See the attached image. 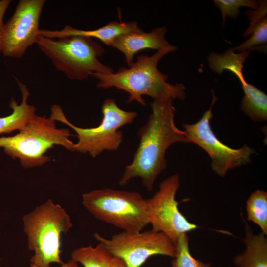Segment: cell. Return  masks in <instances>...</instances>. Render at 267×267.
I'll return each mask as SVG.
<instances>
[{"mask_svg":"<svg viewBox=\"0 0 267 267\" xmlns=\"http://www.w3.org/2000/svg\"><path fill=\"white\" fill-rule=\"evenodd\" d=\"M173 100H153L148 120L138 131L140 139L132 162L125 167L119 181L125 186L136 177L143 186L152 190L158 175L167 167L165 154L167 149L178 142L191 143L185 131L178 128L174 122Z\"/></svg>","mask_w":267,"mask_h":267,"instance_id":"cell-1","label":"cell"},{"mask_svg":"<svg viewBox=\"0 0 267 267\" xmlns=\"http://www.w3.org/2000/svg\"><path fill=\"white\" fill-rule=\"evenodd\" d=\"M177 49V46L171 45L157 50L151 56H137L136 60L129 68L121 67L116 72L109 74L94 73L91 76L98 80L96 86L98 88L115 87L127 92L129 94L127 103L135 101L146 106L144 95L151 97L153 100H183L186 97L184 85L168 83V76L157 67L163 57Z\"/></svg>","mask_w":267,"mask_h":267,"instance_id":"cell-2","label":"cell"},{"mask_svg":"<svg viewBox=\"0 0 267 267\" xmlns=\"http://www.w3.org/2000/svg\"><path fill=\"white\" fill-rule=\"evenodd\" d=\"M22 220L28 248L34 253L31 264L41 267L64 264L60 258L61 236L73 226L65 209L49 199L24 215Z\"/></svg>","mask_w":267,"mask_h":267,"instance_id":"cell-3","label":"cell"},{"mask_svg":"<svg viewBox=\"0 0 267 267\" xmlns=\"http://www.w3.org/2000/svg\"><path fill=\"white\" fill-rule=\"evenodd\" d=\"M36 44L56 69L71 80L82 81L94 73L114 72L99 60L105 49L93 38L78 35L57 38L40 36Z\"/></svg>","mask_w":267,"mask_h":267,"instance_id":"cell-4","label":"cell"},{"mask_svg":"<svg viewBox=\"0 0 267 267\" xmlns=\"http://www.w3.org/2000/svg\"><path fill=\"white\" fill-rule=\"evenodd\" d=\"M73 135L67 128H57L51 117L35 115L18 134L0 138V147L13 159L19 158L24 168H32L50 161L44 154L54 145L74 151L75 143L69 139Z\"/></svg>","mask_w":267,"mask_h":267,"instance_id":"cell-5","label":"cell"},{"mask_svg":"<svg viewBox=\"0 0 267 267\" xmlns=\"http://www.w3.org/2000/svg\"><path fill=\"white\" fill-rule=\"evenodd\" d=\"M82 198L94 217L123 231L141 232L149 224L147 201L139 192L105 188L84 193Z\"/></svg>","mask_w":267,"mask_h":267,"instance_id":"cell-6","label":"cell"},{"mask_svg":"<svg viewBox=\"0 0 267 267\" xmlns=\"http://www.w3.org/2000/svg\"><path fill=\"white\" fill-rule=\"evenodd\" d=\"M101 111L103 118L100 124L92 128H81L72 124L58 105L52 106L50 117L55 121L67 125L77 133L78 141L75 143L74 151L89 153L95 157L104 150L115 151L118 149L123 140V133L118 129L132 123L138 114L136 112L120 108L112 98L104 100Z\"/></svg>","mask_w":267,"mask_h":267,"instance_id":"cell-7","label":"cell"},{"mask_svg":"<svg viewBox=\"0 0 267 267\" xmlns=\"http://www.w3.org/2000/svg\"><path fill=\"white\" fill-rule=\"evenodd\" d=\"M94 237L113 256L121 258L129 267H140L153 255L174 258L176 255L175 243L164 233L152 229L139 232L123 231L110 239L97 233Z\"/></svg>","mask_w":267,"mask_h":267,"instance_id":"cell-8","label":"cell"},{"mask_svg":"<svg viewBox=\"0 0 267 267\" xmlns=\"http://www.w3.org/2000/svg\"><path fill=\"white\" fill-rule=\"evenodd\" d=\"M212 92L211 105L201 119L194 124H184L183 127L191 143L197 144L208 154L212 161V170L223 177L229 170L250 163L255 150L246 145L238 149L231 148L217 138L210 125L213 117L212 109L217 100L213 90Z\"/></svg>","mask_w":267,"mask_h":267,"instance_id":"cell-9","label":"cell"},{"mask_svg":"<svg viewBox=\"0 0 267 267\" xmlns=\"http://www.w3.org/2000/svg\"><path fill=\"white\" fill-rule=\"evenodd\" d=\"M179 187V175L173 174L163 180L159 190L152 197L146 199L152 230L164 233L174 243L180 235L198 227L178 208L175 196Z\"/></svg>","mask_w":267,"mask_h":267,"instance_id":"cell-10","label":"cell"},{"mask_svg":"<svg viewBox=\"0 0 267 267\" xmlns=\"http://www.w3.org/2000/svg\"><path fill=\"white\" fill-rule=\"evenodd\" d=\"M44 0H20L12 17L0 31V49L7 57L20 58L36 44Z\"/></svg>","mask_w":267,"mask_h":267,"instance_id":"cell-11","label":"cell"},{"mask_svg":"<svg viewBox=\"0 0 267 267\" xmlns=\"http://www.w3.org/2000/svg\"><path fill=\"white\" fill-rule=\"evenodd\" d=\"M249 51L235 53L232 49L223 53H211L208 58L210 68L215 73L221 74L228 70L236 76L242 84L244 92L241 108L242 111L254 121L267 119V96L254 86L245 80L243 74V64L249 56Z\"/></svg>","mask_w":267,"mask_h":267,"instance_id":"cell-12","label":"cell"},{"mask_svg":"<svg viewBox=\"0 0 267 267\" xmlns=\"http://www.w3.org/2000/svg\"><path fill=\"white\" fill-rule=\"evenodd\" d=\"M166 27H157L149 32H130L115 38L109 45L122 52L129 66L134 62V55L140 51L160 49L171 45L166 40Z\"/></svg>","mask_w":267,"mask_h":267,"instance_id":"cell-13","label":"cell"},{"mask_svg":"<svg viewBox=\"0 0 267 267\" xmlns=\"http://www.w3.org/2000/svg\"><path fill=\"white\" fill-rule=\"evenodd\" d=\"M141 29L136 21L118 22L112 21L106 25L94 30H85L76 29L66 25L61 30L40 29V36L57 38L68 36H82L96 38L106 45L109 46L112 41L118 36L130 32H141Z\"/></svg>","mask_w":267,"mask_h":267,"instance_id":"cell-14","label":"cell"},{"mask_svg":"<svg viewBox=\"0 0 267 267\" xmlns=\"http://www.w3.org/2000/svg\"><path fill=\"white\" fill-rule=\"evenodd\" d=\"M245 249L237 254L233 263L237 267H267V238L262 232L258 234L244 220Z\"/></svg>","mask_w":267,"mask_h":267,"instance_id":"cell-15","label":"cell"},{"mask_svg":"<svg viewBox=\"0 0 267 267\" xmlns=\"http://www.w3.org/2000/svg\"><path fill=\"white\" fill-rule=\"evenodd\" d=\"M267 1L260 2L259 6L254 10H249L246 12L249 21V26L243 35L245 37L251 35L246 41L238 46L233 48L244 52L250 50L257 49L261 45L267 42Z\"/></svg>","mask_w":267,"mask_h":267,"instance_id":"cell-16","label":"cell"},{"mask_svg":"<svg viewBox=\"0 0 267 267\" xmlns=\"http://www.w3.org/2000/svg\"><path fill=\"white\" fill-rule=\"evenodd\" d=\"M16 80L21 92L22 101L20 104H18L12 98L9 106L12 109V113L7 116L0 117V134L19 130L36 115V108L27 103L30 93L26 85L17 78Z\"/></svg>","mask_w":267,"mask_h":267,"instance_id":"cell-17","label":"cell"},{"mask_svg":"<svg viewBox=\"0 0 267 267\" xmlns=\"http://www.w3.org/2000/svg\"><path fill=\"white\" fill-rule=\"evenodd\" d=\"M113 257L100 242L95 247L90 245L76 249L71 254V259L84 267H110Z\"/></svg>","mask_w":267,"mask_h":267,"instance_id":"cell-18","label":"cell"},{"mask_svg":"<svg viewBox=\"0 0 267 267\" xmlns=\"http://www.w3.org/2000/svg\"><path fill=\"white\" fill-rule=\"evenodd\" d=\"M247 220L257 224L262 232L267 234V193L256 190L246 202Z\"/></svg>","mask_w":267,"mask_h":267,"instance_id":"cell-19","label":"cell"},{"mask_svg":"<svg viewBox=\"0 0 267 267\" xmlns=\"http://www.w3.org/2000/svg\"><path fill=\"white\" fill-rule=\"evenodd\" d=\"M175 244L176 255L171 262L172 267H211V264L204 263L192 256L187 233L180 235Z\"/></svg>","mask_w":267,"mask_h":267,"instance_id":"cell-20","label":"cell"},{"mask_svg":"<svg viewBox=\"0 0 267 267\" xmlns=\"http://www.w3.org/2000/svg\"><path fill=\"white\" fill-rule=\"evenodd\" d=\"M213 1L220 9L223 26L225 24L227 16L234 19L238 17L240 7H247L256 9L260 5V2L254 0H214Z\"/></svg>","mask_w":267,"mask_h":267,"instance_id":"cell-21","label":"cell"},{"mask_svg":"<svg viewBox=\"0 0 267 267\" xmlns=\"http://www.w3.org/2000/svg\"><path fill=\"white\" fill-rule=\"evenodd\" d=\"M11 2V0H2L0 1V30L4 25V23L3 21L4 15Z\"/></svg>","mask_w":267,"mask_h":267,"instance_id":"cell-22","label":"cell"},{"mask_svg":"<svg viewBox=\"0 0 267 267\" xmlns=\"http://www.w3.org/2000/svg\"><path fill=\"white\" fill-rule=\"evenodd\" d=\"M110 267H129L121 258L113 256L110 263Z\"/></svg>","mask_w":267,"mask_h":267,"instance_id":"cell-23","label":"cell"},{"mask_svg":"<svg viewBox=\"0 0 267 267\" xmlns=\"http://www.w3.org/2000/svg\"><path fill=\"white\" fill-rule=\"evenodd\" d=\"M30 267H41L37 266L33 264H31ZM60 267H78V265L76 262H75V261L71 259L67 263H64V264L62 265Z\"/></svg>","mask_w":267,"mask_h":267,"instance_id":"cell-24","label":"cell"},{"mask_svg":"<svg viewBox=\"0 0 267 267\" xmlns=\"http://www.w3.org/2000/svg\"><path fill=\"white\" fill-rule=\"evenodd\" d=\"M0 31H1V30H0V53L1 52V49H0Z\"/></svg>","mask_w":267,"mask_h":267,"instance_id":"cell-25","label":"cell"}]
</instances>
